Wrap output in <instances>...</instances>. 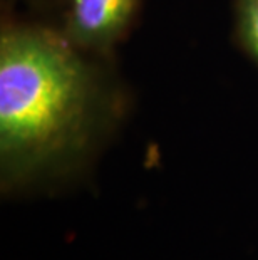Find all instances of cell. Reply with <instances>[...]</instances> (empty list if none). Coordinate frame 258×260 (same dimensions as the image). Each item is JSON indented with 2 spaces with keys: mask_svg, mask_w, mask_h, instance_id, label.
<instances>
[{
  "mask_svg": "<svg viewBox=\"0 0 258 260\" xmlns=\"http://www.w3.org/2000/svg\"><path fill=\"white\" fill-rule=\"evenodd\" d=\"M237 15L240 36L258 60V0H237Z\"/></svg>",
  "mask_w": 258,
  "mask_h": 260,
  "instance_id": "obj_3",
  "label": "cell"
},
{
  "mask_svg": "<svg viewBox=\"0 0 258 260\" xmlns=\"http://www.w3.org/2000/svg\"><path fill=\"white\" fill-rule=\"evenodd\" d=\"M138 0H72L67 30L72 42L107 47L123 36L136 12Z\"/></svg>",
  "mask_w": 258,
  "mask_h": 260,
  "instance_id": "obj_2",
  "label": "cell"
},
{
  "mask_svg": "<svg viewBox=\"0 0 258 260\" xmlns=\"http://www.w3.org/2000/svg\"><path fill=\"white\" fill-rule=\"evenodd\" d=\"M91 77L65 39L37 27L0 37V154L4 175L35 173L70 151L86 126Z\"/></svg>",
  "mask_w": 258,
  "mask_h": 260,
  "instance_id": "obj_1",
  "label": "cell"
}]
</instances>
